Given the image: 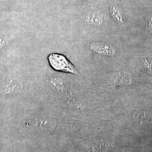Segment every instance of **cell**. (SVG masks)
Wrapping results in <instances>:
<instances>
[{
	"mask_svg": "<svg viewBox=\"0 0 152 152\" xmlns=\"http://www.w3.org/2000/svg\"><path fill=\"white\" fill-rule=\"evenodd\" d=\"M103 16L96 11L89 12L82 18V23L92 27H100L103 23Z\"/></svg>",
	"mask_w": 152,
	"mask_h": 152,
	"instance_id": "obj_4",
	"label": "cell"
},
{
	"mask_svg": "<svg viewBox=\"0 0 152 152\" xmlns=\"http://www.w3.org/2000/svg\"><path fill=\"white\" fill-rule=\"evenodd\" d=\"M90 50L96 54L108 56H113L117 54V49L110 44L102 42H95L89 45Z\"/></svg>",
	"mask_w": 152,
	"mask_h": 152,
	"instance_id": "obj_2",
	"label": "cell"
},
{
	"mask_svg": "<svg viewBox=\"0 0 152 152\" xmlns=\"http://www.w3.org/2000/svg\"><path fill=\"white\" fill-rule=\"evenodd\" d=\"M12 37L10 36L9 35H0V51L4 49V48L7 46L11 39Z\"/></svg>",
	"mask_w": 152,
	"mask_h": 152,
	"instance_id": "obj_7",
	"label": "cell"
},
{
	"mask_svg": "<svg viewBox=\"0 0 152 152\" xmlns=\"http://www.w3.org/2000/svg\"><path fill=\"white\" fill-rule=\"evenodd\" d=\"M110 12L115 22L120 24H124L125 22L124 14L119 6L116 4H112L110 7Z\"/></svg>",
	"mask_w": 152,
	"mask_h": 152,
	"instance_id": "obj_5",
	"label": "cell"
},
{
	"mask_svg": "<svg viewBox=\"0 0 152 152\" xmlns=\"http://www.w3.org/2000/svg\"><path fill=\"white\" fill-rule=\"evenodd\" d=\"M28 124L30 126L34 127L36 130L38 129H42L44 128L45 126H49L50 125V121L49 120H45L41 118H34L28 121Z\"/></svg>",
	"mask_w": 152,
	"mask_h": 152,
	"instance_id": "obj_6",
	"label": "cell"
},
{
	"mask_svg": "<svg viewBox=\"0 0 152 152\" xmlns=\"http://www.w3.org/2000/svg\"><path fill=\"white\" fill-rule=\"evenodd\" d=\"M23 87L22 82L13 78H6L0 83V91L5 94L18 92Z\"/></svg>",
	"mask_w": 152,
	"mask_h": 152,
	"instance_id": "obj_3",
	"label": "cell"
},
{
	"mask_svg": "<svg viewBox=\"0 0 152 152\" xmlns=\"http://www.w3.org/2000/svg\"><path fill=\"white\" fill-rule=\"evenodd\" d=\"M49 64L54 70L79 75V72L64 55L52 53L48 56Z\"/></svg>",
	"mask_w": 152,
	"mask_h": 152,
	"instance_id": "obj_1",
	"label": "cell"
},
{
	"mask_svg": "<svg viewBox=\"0 0 152 152\" xmlns=\"http://www.w3.org/2000/svg\"><path fill=\"white\" fill-rule=\"evenodd\" d=\"M142 66L146 71H152V64L149 61V60H147L146 59L142 60Z\"/></svg>",
	"mask_w": 152,
	"mask_h": 152,
	"instance_id": "obj_8",
	"label": "cell"
}]
</instances>
